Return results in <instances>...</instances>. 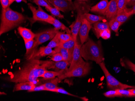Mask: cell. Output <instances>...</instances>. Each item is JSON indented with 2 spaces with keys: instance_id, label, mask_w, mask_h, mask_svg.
I'll use <instances>...</instances> for the list:
<instances>
[{
  "instance_id": "obj_34",
  "label": "cell",
  "mask_w": 135,
  "mask_h": 101,
  "mask_svg": "<svg viewBox=\"0 0 135 101\" xmlns=\"http://www.w3.org/2000/svg\"><path fill=\"white\" fill-rule=\"evenodd\" d=\"M118 92L122 95L123 97H135V94L129 90L124 89H117Z\"/></svg>"
},
{
  "instance_id": "obj_18",
  "label": "cell",
  "mask_w": 135,
  "mask_h": 101,
  "mask_svg": "<svg viewBox=\"0 0 135 101\" xmlns=\"http://www.w3.org/2000/svg\"><path fill=\"white\" fill-rule=\"evenodd\" d=\"M17 30L18 33L23 38L24 41L33 40L35 37L36 34L33 33L29 29L22 27H19L17 28Z\"/></svg>"
},
{
  "instance_id": "obj_10",
  "label": "cell",
  "mask_w": 135,
  "mask_h": 101,
  "mask_svg": "<svg viewBox=\"0 0 135 101\" xmlns=\"http://www.w3.org/2000/svg\"><path fill=\"white\" fill-rule=\"evenodd\" d=\"M50 4L60 11L66 12L71 10H76L75 4L72 1L67 0H46Z\"/></svg>"
},
{
  "instance_id": "obj_44",
  "label": "cell",
  "mask_w": 135,
  "mask_h": 101,
  "mask_svg": "<svg viewBox=\"0 0 135 101\" xmlns=\"http://www.w3.org/2000/svg\"><path fill=\"white\" fill-rule=\"evenodd\" d=\"M128 90H129V91L132 92L134 93V94H135V88H130L129 89H128Z\"/></svg>"
},
{
  "instance_id": "obj_29",
  "label": "cell",
  "mask_w": 135,
  "mask_h": 101,
  "mask_svg": "<svg viewBox=\"0 0 135 101\" xmlns=\"http://www.w3.org/2000/svg\"><path fill=\"white\" fill-rule=\"evenodd\" d=\"M58 38L60 42H64L73 39V35L71 34H67L64 32H58Z\"/></svg>"
},
{
  "instance_id": "obj_37",
  "label": "cell",
  "mask_w": 135,
  "mask_h": 101,
  "mask_svg": "<svg viewBox=\"0 0 135 101\" xmlns=\"http://www.w3.org/2000/svg\"><path fill=\"white\" fill-rule=\"evenodd\" d=\"M54 92L58 93H62V94H65V95H69L70 96H73V97H78L75 95H73L71 93L68 92L67 91H66L62 87H57V88L55 89L54 90H52V92Z\"/></svg>"
},
{
  "instance_id": "obj_35",
  "label": "cell",
  "mask_w": 135,
  "mask_h": 101,
  "mask_svg": "<svg viewBox=\"0 0 135 101\" xmlns=\"http://www.w3.org/2000/svg\"><path fill=\"white\" fill-rule=\"evenodd\" d=\"M111 36V31L110 29H105L101 31L100 33V38L101 37L104 40H107Z\"/></svg>"
},
{
  "instance_id": "obj_46",
  "label": "cell",
  "mask_w": 135,
  "mask_h": 101,
  "mask_svg": "<svg viewBox=\"0 0 135 101\" xmlns=\"http://www.w3.org/2000/svg\"><path fill=\"white\" fill-rule=\"evenodd\" d=\"M67 1H72V0H67Z\"/></svg>"
},
{
  "instance_id": "obj_33",
  "label": "cell",
  "mask_w": 135,
  "mask_h": 101,
  "mask_svg": "<svg viewBox=\"0 0 135 101\" xmlns=\"http://www.w3.org/2000/svg\"><path fill=\"white\" fill-rule=\"evenodd\" d=\"M30 1L35 3L38 6L44 7H45V8L51 6L50 4L46 0H30Z\"/></svg>"
},
{
  "instance_id": "obj_19",
  "label": "cell",
  "mask_w": 135,
  "mask_h": 101,
  "mask_svg": "<svg viewBox=\"0 0 135 101\" xmlns=\"http://www.w3.org/2000/svg\"><path fill=\"white\" fill-rule=\"evenodd\" d=\"M133 15L131 9H125L117 13V15L115 17V19L119 22L121 25L125 23L131 16Z\"/></svg>"
},
{
  "instance_id": "obj_26",
  "label": "cell",
  "mask_w": 135,
  "mask_h": 101,
  "mask_svg": "<svg viewBox=\"0 0 135 101\" xmlns=\"http://www.w3.org/2000/svg\"><path fill=\"white\" fill-rule=\"evenodd\" d=\"M120 63L125 68L132 70L135 73V64L127 59H121Z\"/></svg>"
},
{
  "instance_id": "obj_24",
  "label": "cell",
  "mask_w": 135,
  "mask_h": 101,
  "mask_svg": "<svg viewBox=\"0 0 135 101\" xmlns=\"http://www.w3.org/2000/svg\"><path fill=\"white\" fill-rule=\"evenodd\" d=\"M45 82L43 84L45 86L47 89V91L52 92V90L57 87V85L59 82V78L58 77H56L53 79L48 80H45Z\"/></svg>"
},
{
  "instance_id": "obj_31",
  "label": "cell",
  "mask_w": 135,
  "mask_h": 101,
  "mask_svg": "<svg viewBox=\"0 0 135 101\" xmlns=\"http://www.w3.org/2000/svg\"><path fill=\"white\" fill-rule=\"evenodd\" d=\"M104 95L107 98H113L114 97H122V95L116 90H110L104 93Z\"/></svg>"
},
{
  "instance_id": "obj_36",
  "label": "cell",
  "mask_w": 135,
  "mask_h": 101,
  "mask_svg": "<svg viewBox=\"0 0 135 101\" xmlns=\"http://www.w3.org/2000/svg\"><path fill=\"white\" fill-rule=\"evenodd\" d=\"M127 0H118L117 1V13L126 8Z\"/></svg>"
},
{
  "instance_id": "obj_11",
  "label": "cell",
  "mask_w": 135,
  "mask_h": 101,
  "mask_svg": "<svg viewBox=\"0 0 135 101\" xmlns=\"http://www.w3.org/2000/svg\"><path fill=\"white\" fill-rule=\"evenodd\" d=\"M42 65L46 69H53L56 71H60L68 69L70 66V62L62 61L60 62H54L50 61H41Z\"/></svg>"
},
{
  "instance_id": "obj_32",
  "label": "cell",
  "mask_w": 135,
  "mask_h": 101,
  "mask_svg": "<svg viewBox=\"0 0 135 101\" xmlns=\"http://www.w3.org/2000/svg\"><path fill=\"white\" fill-rule=\"evenodd\" d=\"M60 40L58 38V33L56 34L55 36L51 40L50 42L47 44V46L49 47H51L52 49L53 48H55L59 46L60 44Z\"/></svg>"
},
{
  "instance_id": "obj_42",
  "label": "cell",
  "mask_w": 135,
  "mask_h": 101,
  "mask_svg": "<svg viewBox=\"0 0 135 101\" xmlns=\"http://www.w3.org/2000/svg\"><path fill=\"white\" fill-rule=\"evenodd\" d=\"M10 1V5L12 4L14 1H16L17 2H21V1H23L24 3H27V1L26 0H9Z\"/></svg>"
},
{
  "instance_id": "obj_7",
  "label": "cell",
  "mask_w": 135,
  "mask_h": 101,
  "mask_svg": "<svg viewBox=\"0 0 135 101\" xmlns=\"http://www.w3.org/2000/svg\"><path fill=\"white\" fill-rule=\"evenodd\" d=\"M59 31L55 28H54L47 29L40 33L36 34L35 38V42L33 46L34 52L35 51L36 47L39 45L48 41L52 40Z\"/></svg>"
},
{
  "instance_id": "obj_3",
  "label": "cell",
  "mask_w": 135,
  "mask_h": 101,
  "mask_svg": "<svg viewBox=\"0 0 135 101\" xmlns=\"http://www.w3.org/2000/svg\"><path fill=\"white\" fill-rule=\"evenodd\" d=\"M81 54L85 61H93L98 65L104 61L103 50L100 41L95 42L89 38L86 42L82 45Z\"/></svg>"
},
{
  "instance_id": "obj_12",
  "label": "cell",
  "mask_w": 135,
  "mask_h": 101,
  "mask_svg": "<svg viewBox=\"0 0 135 101\" xmlns=\"http://www.w3.org/2000/svg\"><path fill=\"white\" fill-rule=\"evenodd\" d=\"M92 28L91 24L87 19H82L81 25L78 34L82 45L88 40L89 34Z\"/></svg>"
},
{
  "instance_id": "obj_39",
  "label": "cell",
  "mask_w": 135,
  "mask_h": 101,
  "mask_svg": "<svg viewBox=\"0 0 135 101\" xmlns=\"http://www.w3.org/2000/svg\"><path fill=\"white\" fill-rule=\"evenodd\" d=\"M47 91V89L44 84H41L39 86H36L30 92H38V91Z\"/></svg>"
},
{
  "instance_id": "obj_4",
  "label": "cell",
  "mask_w": 135,
  "mask_h": 101,
  "mask_svg": "<svg viewBox=\"0 0 135 101\" xmlns=\"http://www.w3.org/2000/svg\"><path fill=\"white\" fill-rule=\"evenodd\" d=\"M74 3L75 6L76 10L77 11V17L76 20L70 26V28H71V33L73 37L75 40L76 41L77 35L82 24L83 15L85 13H88L91 8L89 4L83 1H75Z\"/></svg>"
},
{
  "instance_id": "obj_23",
  "label": "cell",
  "mask_w": 135,
  "mask_h": 101,
  "mask_svg": "<svg viewBox=\"0 0 135 101\" xmlns=\"http://www.w3.org/2000/svg\"><path fill=\"white\" fill-rule=\"evenodd\" d=\"M82 19H87L91 25L98 22H104L106 20V18L104 17L93 15L89 13L83 14L82 16Z\"/></svg>"
},
{
  "instance_id": "obj_9",
  "label": "cell",
  "mask_w": 135,
  "mask_h": 101,
  "mask_svg": "<svg viewBox=\"0 0 135 101\" xmlns=\"http://www.w3.org/2000/svg\"><path fill=\"white\" fill-rule=\"evenodd\" d=\"M81 44H78L77 41H76L73 51L72 60L70 62L69 68V71H71L76 67L86 63L81 55Z\"/></svg>"
},
{
  "instance_id": "obj_2",
  "label": "cell",
  "mask_w": 135,
  "mask_h": 101,
  "mask_svg": "<svg viewBox=\"0 0 135 101\" xmlns=\"http://www.w3.org/2000/svg\"><path fill=\"white\" fill-rule=\"evenodd\" d=\"M26 17L22 14L9 8L2 9L0 35L10 31L20 26L26 20Z\"/></svg>"
},
{
  "instance_id": "obj_28",
  "label": "cell",
  "mask_w": 135,
  "mask_h": 101,
  "mask_svg": "<svg viewBox=\"0 0 135 101\" xmlns=\"http://www.w3.org/2000/svg\"><path fill=\"white\" fill-rule=\"evenodd\" d=\"M76 41L73 38V39H71L70 40L65 41L64 42L60 43L59 46L63 47V48L67 49L73 50Z\"/></svg>"
},
{
  "instance_id": "obj_38",
  "label": "cell",
  "mask_w": 135,
  "mask_h": 101,
  "mask_svg": "<svg viewBox=\"0 0 135 101\" xmlns=\"http://www.w3.org/2000/svg\"><path fill=\"white\" fill-rule=\"evenodd\" d=\"M51 60L54 62H60L64 61L62 56L60 52L56 53L51 56Z\"/></svg>"
},
{
  "instance_id": "obj_40",
  "label": "cell",
  "mask_w": 135,
  "mask_h": 101,
  "mask_svg": "<svg viewBox=\"0 0 135 101\" xmlns=\"http://www.w3.org/2000/svg\"><path fill=\"white\" fill-rule=\"evenodd\" d=\"M1 3L2 9H7L10 5L9 0H1Z\"/></svg>"
},
{
  "instance_id": "obj_8",
  "label": "cell",
  "mask_w": 135,
  "mask_h": 101,
  "mask_svg": "<svg viewBox=\"0 0 135 101\" xmlns=\"http://www.w3.org/2000/svg\"><path fill=\"white\" fill-rule=\"evenodd\" d=\"M28 6L32 12V20L34 22L42 21L48 23L54 17L45 12L41 7L38 6V8L36 9L31 4L29 3Z\"/></svg>"
},
{
  "instance_id": "obj_21",
  "label": "cell",
  "mask_w": 135,
  "mask_h": 101,
  "mask_svg": "<svg viewBox=\"0 0 135 101\" xmlns=\"http://www.w3.org/2000/svg\"><path fill=\"white\" fill-rule=\"evenodd\" d=\"M48 23H50L54 25V28L58 31L62 30L67 34H71V30L67 28L66 25H64L63 23L54 17L51 20H50Z\"/></svg>"
},
{
  "instance_id": "obj_6",
  "label": "cell",
  "mask_w": 135,
  "mask_h": 101,
  "mask_svg": "<svg viewBox=\"0 0 135 101\" xmlns=\"http://www.w3.org/2000/svg\"><path fill=\"white\" fill-rule=\"evenodd\" d=\"M91 67L90 63L86 62L85 64L76 67L70 71H68L65 73L58 76L59 82L64 79L71 77H81L87 75L90 72Z\"/></svg>"
},
{
  "instance_id": "obj_30",
  "label": "cell",
  "mask_w": 135,
  "mask_h": 101,
  "mask_svg": "<svg viewBox=\"0 0 135 101\" xmlns=\"http://www.w3.org/2000/svg\"><path fill=\"white\" fill-rule=\"evenodd\" d=\"M46 9L51 13L54 16L56 17L59 18L63 19L64 18L63 15H62L60 12V10L56 7H53L50 6L46 8Z\"/></svg>"
},
{
  "instance_id": "obj_5",
  "label": "cell",
  "mask_w": 135,
  "mask_h": 101,
  "mask_svg": "<svg viewBox=\"0 0 135 101\" xmlns=\"http://www.w3.org/2000/svg\"><path fill=\"white\" fill-rule=\"evenodd\" d=\"M99 65L106 77L107 86L108 88H109L110 89L116 90L119 89H128V88L130 89V88H135V86L124 84L117 79L111 74L110 73L105 65L104 61L100 63Z\"/></svg>"
},
{
  "instance_id": "obj_22",
  "label": "cell",
  "mask_w": 135,
  "mask_h": 101,
  "mask_svg": "<svg viewBox=\"0 0 135 101\" xmlns=\"http://www.w3.org/2000/svg\"><path fill=\"white\" fill-rule=\"evenodd\" d=\"M69 71V68L62 70L60 71H49L46 70L44 74L42 76L41 78L45 80L55 78L56 77L60 76L65 73L66 72Z\"/></svg>"
},
{
  "instance_id": "obj_25",
  "label": "cell",
  "mask_w": 135,
  "mask_h": 101,
  "mask_svg": "<svg viewBox=\"0 0 135 101\" xmlns=\"http://www.w3.org/2000/svg\"><path fill=\"white\" fill-rule=\"evenodd\" d=\"M26 49V55L28 57V60L29 59L30 56L31 55L32 52H33V46L35 42V39L33 40H30L24 41ZM32 54V55H33Z\"/></svg>"
},
{
  "instance_id": "obj_14",
  "label": "cell",
  "mask_w": 135,
  "mask_h": 101,
  "mask_svg": "<svg viewBox=\"0 0 135 101\" xmlns=\"http://www.w3.org/2000/svg\"><path fill=\"white\" fill-rule=\"evenodd\" d=\"M117 1L118 0H110L109 2L107 9L104 15L108 20L114 18L117 15L118 11Z\"/></svg>"
},
{
  "instance_id": "obj_41",
  "label": "cell",
  "mask_w": 135,
  "mask_h": 101,
  "mask_svg": "<svg viewBox=\"0 0 135 101\" xmlns=\"http://www.w3.org/2000/svg\"><path fill=\"white\" fill-rule=\"evenodd\" d=\"M135 4V0H127V6L129 7L133 6Z\"/></svg>"
},
{
  "instance_id": "obj_17",
  "label": "cell",
  "mask_w": 135,
  "mask_h": 101,
  "mask_svg": "<svg viewBox=\"0 0 135 101\" xmlns=\"http://www.w3.org/2000/svg\"><path fill=\"white\" fill-rule=\"evenodd\" d=\"M110 29L109 23L106 22H98L93 24V29L96 36L100 38V33L102 31Z\"/></svg>"
},
{
  "instance_id": "obj_43",
  "label": "cell",
  "mask_w": 135,
  "mask_h": 101,
  "mask_svg": "<svg viewBox=\"0 0 135 101\" xmlns=\"http://www.w3.org/2000/svg\"><path fill=\"white\" fill-rule=\"evenodd\" d=\"M132 10V13L133 15H134L135 14V4L132 7V8L131 9Z\"/></svg>"
},
{
  "instance_id": "obj_13",
  "label": "cell",
  "mask_w": 135,
  "mask_h": 101,
  "mask_svg": "<svg viewBox=\"0 0 135 101\" xmlns=\"http://www.w3.org/2000/svg\"><path fill=\"white\" fill-rule=\"evenodd\" d=\"M56 53V52L55 50H53L52 48L47 46H46L41 47L37 51L34 53L30 59H38L41 57H45L49 56H51Z\"/></svg>"
},
{
  "instance_id": "obj_15",
  "label": "cell",
  "mask_w": 135,
  "mask_h": 101,
  "mask_svg": "<svg viewBox=\"0 0 135 101\" xmlns=\"http://www.w3.org/2000/svg\"><path fill=\"white\" fill-rule=\"evenodd\" d=\"M109 2L108 0H102L96 5L91 7L90 11L92 12L104 15Z\"/></svg>"
},
{
  "instance_id": "obj_20",
  "label": "cell",
  "mask_w": 135,
  "mask_h": 101,
  "mask_svg": "<svg viewBox=\"0 0 135 101\" xmlns=\"http://www.w3.org/2000/svg\"><path fill=\"white\" fill-rule=\"evenodd\" d=\"M54 50L56 53H60L64 61L70 62V63L73 57V50L67 49L60 46L55 47Z\"/></svg>"
},
{
  "instance_id": "obj_45",
  "label": "cell",
  "mask_w": 135,
  "mask_h": 101,
  "mask_svg": "<svg viewBox=\"0 0 135 101\" xmlns=\"http://www.w3.org/2000/svg\"><path fill=\"white\" fill-rule=\"evenodd\" d=\"M78 1H83V2H84V1H88V0H78Z\"/></svg>"
},
{
  "instance_id": "obj_27",
  "label": "cell",
  "mask_w": 135,
  "mask_h": 101,
  "mask_svg": "<svg viewBox=\"0 0 135 101\" xmlns=\"http://www.w3.org/2000/svg\"><path fill=\"white\" fill-rule=\"evenodd\" d=\"M109 27L110 29L114 31L116 34H119V29L120 26L121 25V23L114 18L109 20Z\"/></svg>"
},
{
  "instance_id": "obj_16",
  "label": "cell",
  "mask_w": 135,
  "mask_h": 101,
  "mask_svg": "<svg viewBox=\"0 0 135 101\" xmlns=\"http://www.w3.org/2000/svg\"><path fill=\"white\" fill-rule=\"evenodd\" d=\"M36 86L33 84L32 82H22L17 83L13 88V92L20 91H28L30 92L35 88Z\"/></svg>"
},
{
  "instance_id": "obj_1",
  "label": "cell",
  "mask_w": 135,
  "mask_h": 101,
  "mask_svg": "<svg viewBox=\"0 0 135 101\" xmlns=\"http://www.w3.org/2000/svg\"><path fill=\"white\" fill-rule=\"evenodd\" d=\"M38 59H32L28 60L20 69L16 71L5 80L9 82L19 83L32 82L41 77L47 70Z\"/></svg>"
}]
</instances>
